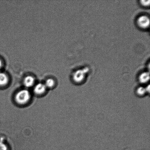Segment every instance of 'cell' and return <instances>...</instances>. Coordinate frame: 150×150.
<instances>
[{"label":"cell","mask_w":150,"mask_h":150,"mask_svg":"<svg viewBox=\"0 0 150 150\" xmlns=\"http://www.w3.org/2000/svg\"><path fill=\"white\" fill-rule=\"evenodd\" d=\"M137 23L138 26L142 28H148L150 25L149 18L146 16H141L137 19Z\"/></svg>","instance_id":"7a4b0ae2"},{"label":"cell","mask_w":150,"mask_h":150,"mask_svg":"<svg viewBox=\"0 0 150 150\" xmlns=\"http://www.w3.org/2000/svg\"><path fill=\"white\" fill-rule=\"evenodd\" d=\"M1 66H2V62H1V60L0 59V69H1Z\"/></svg>","instance_id":"7c38bea8"},{"label":"cell","mask_w":150,"mask_h":150,"mask_svg":"<svg viewBox=\"0 0 150 150\" xmlns=\"http://www.w3.org/2000/svg\"><path fill=\"white\" fill-rule=\"evenodd\" d=\"M0 150H8V148L3 141L0 140Z\"/></svg>","instance_id":"30bf717a"},{"label":"cell","mask_w":150,"mask_h":150,"mask_svg":"<svg viewBox=\"0 0 150 150\" xmlns=\"http://www.w3.org/2000/svg\"><path fill=\"white\" fill-rule=\"evenodd\" d=\"M46 88L45 84L42 83H38L34 89V92L37 95H42L45 92Z\"/></svg>","instance_id":"277c9868"},{"label":"cell","mask_w":150,"mask_h":150,"mask_svg":"<svg viewBox=\"0 0 150 150\" xmlns=\"http://www.w3.org/2000/svg\"><path fill=\"white\" fill-rule=\"evenodd\" d=\"M150 79L149 73L145 72L139 75V82L142 84H145L149 82Z\"/></svg>","instance_id":"5b68a950"},{"label":"cell","mask_w":150,"mask_h":150,"mask_svg":"<svg viewBox=\"0 0 150 150\" xmlns=\"http://www.w3.org/2000/svg\"><path fill=\"white\" fill-rule=\"evenodd\" d=\"M8 78L4 73H0V86H5L8 83Z\"/></svg>","instance_id":"ba28073f"},{"label":"cell","mask_w":150,"mask_h":150,"mask_svg":"<svg viewBox=\"0 0 150 150\" xmlns=\"http://www.w3.org/2000/svg\"><path fill=\"white\" fill-rule=\"evenodd\" d=\"M136 94L139 97H143L146 95L147 92L145 88L143 86H139L136 89Z\"/></svg>","instance_id":"52a82bcc"},{"label":"cell","mask_w":150,"mask_h":150,"mask_svg":"<svg viewBox=\"0 0 150 150\" xmlns=\"http://www.w3.org/2000/svg\"><path fill=\"white\" fill-rule=\"evenodd\" d=\"M55 84V82L52 79H47L45 82V86L46 88H51Z\"/></svg>","instance_id":"9c48e42d"},{"label":"cell","mask_w":150,"mask_h":150,"mask_svg":"<svg viewBox=\"0 0 150 150\" xmlns=\"http://www.w3.org/2000/svg\"><path fill=\"white\" fill-rule=\"evenodd\" d=\"M30 98L31 95L29 91L27 89H23L16 94L15 100L18 103L24 104L28 102Z\"/></svg>","instance_id":"6da1fadb"},{"label":"cell","mask_w":150,"mask_h":150,"mask_svg":"<svg viewBox=\"0 0 150 150\" xmlns=\"http://www.w3.org/2000/svg\"><path fill=\"white\" fill-rule=\"evenodd\" d=\"M85 73L82 70H78L74 73L73 76V79L76 83H80L84 80Z\"/></svg>","instance_id":"3957f363"},{"label":"cell","mask_w":150,"mask_h":150,"mask_svg":"<svg viewBox=\"0 0 150 150\" xmlns=\"http://www.w3.org/2000/svg\"><path fill=\"white\" fill-rule=\"evenodd\" d=\"M150 1L149 0L148 1H141L140 3L142 6H148L150 5Z\"/></svg>","instance_id":"8fae6325"},{"label":"cell","mask_w":150,"mask_h":150,"mask_svg":"<svg viewBox=\"0 0 150 150\" xmlns=\"http://www.w3.org/2000/svg\"><path fill=\"white\" fill-rule=\"evenodd\" d=\"M35 79L31 76H28L25 78L23 83L25 86L27 88H30L33 86L34 83Z\"/></svg>","instance_id":"8992f818"}]
</instances>
